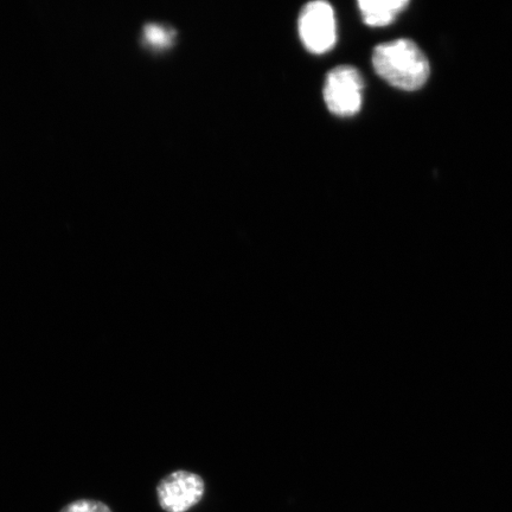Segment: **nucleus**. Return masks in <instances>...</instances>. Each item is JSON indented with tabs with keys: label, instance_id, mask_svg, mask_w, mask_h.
<instances>
[{
	"label": "nucleus",
	"instance_id": "7ed1b4c3",
	"mask_svg": "<svg viewBox=\"0 0 512 512\" xmlns=\"http://www.w3.org/2000/svg\"><path fill=\"white\" fill-rule=\"evenodd\" d=\"M298 28L305 48L313 54H324L335 46L336 18L329 3L312 2L305 5L299 16Z\"/></svg>",
	"mask_w": 512,
	"mask_h": 512
},
{
	"label": "nucleus",
	"instance_id": "20e7f679",
	"mask_svg": "<svg viewBox=\"0 0 512 512\" xmlns=\"http://www.w3.org/2000/svg\"><path fill=\"white\" fill-rule=\"evenodd\" d=\"M206 484L197 473L178 470L160 480L157 496L166 512H187L202 501Z\"/></svg>",
	"mask_w": 512,
	"mask_h": 512
},
{
	"label": "nucleus",
	"instance_id": "423d86ee",
	"mask_svg": "<svg viewBox=\"0 0 512 512\" xmlns=\"http://www.w3.org/2000/svg\"><path fill=\"white\" fill-rule=\"evenodd\" d=\"M176 38L175 31L163 25L150 23L144 27V41L151 48L165 49L172 46Z\"/></svg>",
	"mask_w": 512,
	"mask_h": 512
},
{
	"label": "nucleus",
	"instance_id": "f03ea898",
	"mask_svg": "<svg viewBox=\"0 0 512 512\" xmlns=\"http://www.w3.org/2000/svg\"><path fill=\"white\" fill-rule=\"evenodd\" d=\"M364 83L354 67L339 66L326 76L324 100L331 113L351 117L362 107Z\"/></svg>",
	"mask_w": 512,
	"mask_h": 512
},
{
	"label": "nucleus",
	"instance_id": "39448f33",
	"mask_svg": "<svg viewBox=\"0 0 512 512\" xmlns=\"http://www.w3.org/2000/svg\"><path fill=\"white\" fill-rule=\"evenodd\" d=\"M407 5V0H362L358 3L363 21L369 27H386Z\"/></svg>",
	"mask_w": 512,
	"mask_h": 512
},
{
	"label": "nucleus",
	"instance_id": "0eeeda50",
	"mask_svg": "<svg viewBox=\"0 0 512 512\" xmlns=\"http://www.w3.org/2000/svg\"><path fill=\"white\" fill-rule=\"evenodd\" d=\"M61 512H112L105 503L91 501V499H80L64 507Z\"/></svg>",
	"mask_w": 512,
	"mask_h": 512
},
{
	"label": "nucleus",
	"instance_id": "f257e3e1",
	"mask_svg": "<svg viewBox=\"0 0 512 512\" xmlns=\"http://www.w3.org/2000/svg\"><path fill=\"white\" fill-rule=\"evenodd\" d=\"M373 64L377 75L402 91H418L430 76L425 54L409 40L380 44L374 50Z\"/></svg>",
	"mask_w": 512,
	"mask_h": 512
}]
</instances>
